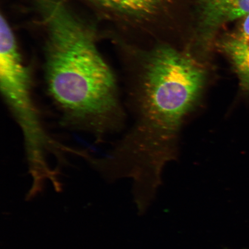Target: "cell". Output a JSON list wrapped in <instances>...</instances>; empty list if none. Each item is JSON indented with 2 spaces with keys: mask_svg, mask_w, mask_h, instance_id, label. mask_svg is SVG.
Masks as SVG:
<instances>
[{
  "mask_svg": "<svg viewBox=\"0 0 249 249\" xmlns=\"http://www.w3.org/2000/svg\"><path fill=\"white\" fill-rule=\"evenodd\" d=\"M142 60L130 91L135 124L98 164L107 179L132 178L137 207L145 212L164 167L176 157L180 130L200 101L209 73L194 55L166 45L156 47Z\"/></svg>",
  "mask_w": 249,
  "mask_h": 249,
  "instance_id": "1",
  "label": "cell"
},
{
  "mask_svg": "<svg viewBox=\"0 0 249 249\" xmlns=\"http://www.w3.org/2000/svg\"><path fill=\"white\" fill-rule=\"evenodd\" d=\"M47 91L65 122L97 137L123 118L116 77L102 54L45 65Z\"/></svg>",
  "mask_w": 249,
  "mask_h": 249,
  "instance_id": "2",
  "label": "cell"
},
{
  "mask_svg": "<svg viewBox=\"0 0 249 249\" xmlns=\"http://www.w3.org/2000/svg\"><path fill=\"white\" fill-rule=\"evenodd\" d=\"M0 85L9 110L23 135L29 172L33 179L31 192L36 194L49 179L59 185L57 171L49 164L52 155H59L67 148L54 141L46 132L33 97L29 70L24 64L17 40L12 34L0 38Z\"/></svg>",
  "mask_w": 249,
  "mask_h": 249,
  "instance_id": "3",
  "label": "cell"
},
{
  "mask_svg": "<svg viewBox=\"0 0 249 249\" xmlns=\"http://www.w3.org/2000/svg\"><path fill=\"white\" fill-rule=\"evenodd\" d=\"M249 15V0H197L196 40L208 48L227 24Z\"/></svg>",
  "mask_w": 249,
  "mask_h": 249,
  "instance_id": "4",
  "label": "cell"
},
{
  "mask_svg": "<svg viewBox=\"0 0 249 249\" xmlns=\"http://www.w3.org/2000/svg\"><path fill=\"white\" fill-rule=\"evenodd\" d=\"M219 47L231 62L242 91L249 93V15L220 40Z\"/></svg>",
  "mask_w": 249,
  "mask_h": 249,
  "instance_id": "5",
  "label": "cell"
},
{
  "mask_svg": "<svg viewBox=\"0 0 249 249\" xmlns=\"http://www.w3.org/2000/svg\"><path fill=\"white\" fill-rule=\"evenodd\" d=\"M103 13L124 19L143 20L155 17L172 0H83Z\"/></svg>",
  "mask_w": 249,
  "mask_h": 249,
  "instance_id": "6",
  "label": "cell"
}]
</instances>
